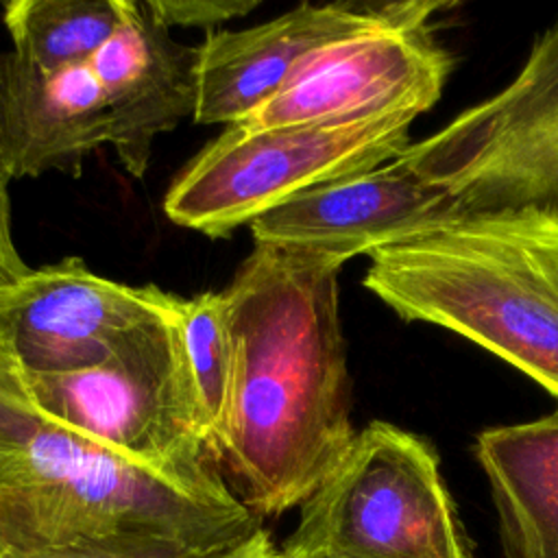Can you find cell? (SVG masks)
I'll return each mask as SVG.
<instances>
[{"mask_svg":"<svg viewBox=\"0 0 558 558\" xmlns=\"http://www.w3.org/2000/svg\"><path fill=\"white\" fill-rule=\"evenodd\" d=\"M368 257L364 288L403 320L469 338L558 399V218L460 214Z\"/></svg>","mask_w":558,"mask_h":558,"instance_id":"obj_3","label":"cell"},{"mask_svg":"<svg viewBox=\"0 0 558 558\" xmlns=\"http://www.w3.org/2000/svg\"><path fill=\"white\" fill-rule=\"evenodd\" d=\"M340 264L255 242L227 299L233 373L209 451L257 519L303 506L357 432L340 323Z\"/></svg>","mask_w":558,"mask_h":558,"instance_id":"obj_1","label":"cell"},{"mask_svg":"<svg viewBox=\"0 0 558 558\" xmlns=\"http://www.w3.org/2000/svg\"><path fill=\"white\" fill-rule=\"evenodd\" d=\"M0 558H85V556H0ZM218 558H281V556H279V549L272 545L270 534L266 530H259L244 545Z\"/></svg>","mask_w":558,"mask_h":558,"instance_id":"obj_19","label":"cell"},{"mask_svg":"<svg viewBox=\"0 0 558 558\" xmlns=\"http://www.w3.org/2000/svg\"><path fill=\"white\" fill-rule=\"evenodd\" d=\"M399 157L460 214L532 209L558 218V20L501 92Z\"/></svg>","mask_w":558,"mask_h":558,"instance_id":"obj_6","label":"cell"},{"mask_svg":"<svg viewBox=\"0 0 558 558\" xmlns=\"http://www.w3.org/2000/svg\"><path fill=\"white\" fill-rule=\"evenodd\" d=\"M281 558H347V556H338V554H327V551H314V554H301V556H283L279 551Z\"/></svg>","mask_w":558,"mask_h":558,"instance_id":"obj_20","label":"cell"},{"mask_svg":"<svg viewBox=\"0 0 558 558\" xmlns=\"http://www.w3.org/2000/svg\"><path fill=\"white\" fill-rule=\"evenodd\" d=\"M0 70H2V54H0ZM0 81H2V72H0ZM9 183H11V179L4 170L2 155H0V286L15 283L24 275L31 272V268L22 259V255L15 246V240H13Z\"/></svg>","mask_w":558,"mask_h":558,"instance_id":"obj_18","label":"cell"},{"mask_svg":"<svg viewBox=\"0 0 558 558\" xmlns=\"http://www.w3.org/2000/svg\"><path fill=\"white\" fill-rule=\"evenodd\" d=\"M179 327L209 447L229 405L233 373L225 292H201L192 299H183Z\"/></svg>","mask_w":558,"mask_h":558,"instance_id":"obj_16","label":"cell"},{"mask_svg":"<svg viewBox=\"0 0 558 558\" xmlns=\"http://www.w3.org/2000/svg\"><path fill=\"white\" fill-rule=\"evenodd\" d=\"M109 118V144L133 177H144L157 135L194 118L198 48L183 46L146 2L122 0V22L89 59Z\"/></svg>","mask_w":558,"mask_h":558,"instance_id":"obj_11","label":"cell"},{"mask_svg":"<svg viewBox=\"0 0 558 558\" xmlns=\"http://www.w3.org/2000/svg\"><path fill=\"white\" fill-rule=\"evenodd\" d=\"M414 118L344 124L227 126L170 183L163 211L179 227L227 238L288 198L397 159Z\"/></svg>","mask_w":558,"mask_h":558,"instance_id":"obj_5","label":"cell"},{"mask_svg":"<svg viewBox=\"0 0 558 558\" xmlns=\"http://www.w3.org/2000/svg\"><path fill=\"white\" fill-rule=\"evenodd\" d=\"M447 7L438 0L384 2L375 22L305 57L244 126L416 120L436 105L451 72V54L434 26V15Z\"/></svg>","mask_w":558,"mask_h":558,"instance_id":"obj_8","label":"cell"},{"mask_svg":"<svg viewBox=\"0 0 558 558\" xmlns=\"http://www.w3.org/2000/svg\"><path fill=\"white\" fill-rule=\"evenodd\" d=\"M146 4L166 28H211L222 22L248 15L259 7V0H146Z\"/></svg>","mask_w":558,"mask_h":558,"instance_id":"obj_17","label":"cell"},{"mask_svg":"<svg viewBox=\"0 0 558 558\" xmlns=\"http://www.w3.org/2000/svg\"><path fill=\"white\" fill-rule=\"evenodd\" d=\"M283 556L471 558L434 447L392 423L357 432L336 473L301 506Z\"/></svg>","mask_w":558,"mask_h":558,"instance_id":"obj_4","label":"cell"},{"mask_svg":"<svg viewBox=\"0 0 558 558\" xmlns=\"http://www.w3.org/2000/svg\"><path fill=\"white\" fill-rule=\"evenodd\" d=\"M259 530L216 460L153 469L52 421L0 336V556L218 558Z\"/></svg>","mask_w":558,"mask_h":558,"instance_id":"obj_2","label":"cell"},{"mask_svg":"<svg viewBox=\"0 0 558 558\" xmlns=\"http://www.w3.org/2000/svg\"><path fill=\"white\" fill-rule=\"evenodd\" d=\"M0 155L9 179L78 177L89 153L109 144L102 89L89 63L44 72L2 54Z\"/></svg>","mask_w":558,"mask_h":558,"instance_id":"obj_13","label":"cell"},{"mask_svg":"<svg viewBox=\"0 0 558 558\" xmlns=\"http://www.w3.org/2000/svg\"><path fill=\"white\" fill-rule=\"evenodd\" d=\"M13 52L54 72L89 63L122 22V0H13L2 4Z\"/></svg>","mask_w":558,"mask_h":558,"instance_id":"obj_15","label":"cell"},{"mask_svg":"<svg viewBox=\"0 0 558 558\" xmlns=\"http://www.w3.org/2000/svg\"><path fill=\"white\" fill-rule=\"evenodd\" d=\"M473 453L490 486L506 558H558V408L480 432Z\"/></svg>","mask_w":558,"mask_h":558,"instance_id":"obj_14","label":"cell"},{"mask_svg":"<svg viewBox=\"0 0 558 558\" xmlns=\"http://www.w3.org/2000/svg\"><path fill=\"white\" fill-rule=\"evenodd\" d=\"M456 216L460 209L451 196L397 157L373 170L310 187L248 227L255 242L344 266L355 255H373Z\"/></svg>","mask_w":558,"mask_h":558,"instance_id":"obj_10","label":"cell"},{"mask_svg":"<svg viewBox=\"0 0 558 558\" xmlns=\"http://www.w3.org/2000/svg\"><path fill=\"white\" fill-rule=\"evenodd\" d=\"M181 305L157 286L120 283L65 257L0 286V336L24 373H72L105 362L135 329L179 316Z\"/></svg>","mask_w":558,"mask_h":558,"instance_id":"obj_9","label":"cell"},{"mask_svg":"<svg viewBox=\"0 0 558 558\" xmlns=\"http://www.w3.org/2000/svg\"><path fill=\"white\" fill-rule=\"evenodd\" d=\"M179 316L135 329L92 368L22 371L31 399L52 421L153 469H190L214 460Z\"/></svg>","mask_w":558,"mask_h":558,"instance_id":"obj_7","label":"cell"},{"mask_svg":"<svg viewBox=\"0 0 558 558\" xmlns=\"http://www.w3.org/2000/svg\"><path fill=\"white\" fill-rule=\"evenodd\" d=\"M373 2H301L242 31H209L198 48L194 122L244 124L272 100L299 63L320 46L377 20Z\"/></svg>","mask_w":558,"mask_h":558,"instance_id":"obj_12","label":"cell"}]
</instances>
